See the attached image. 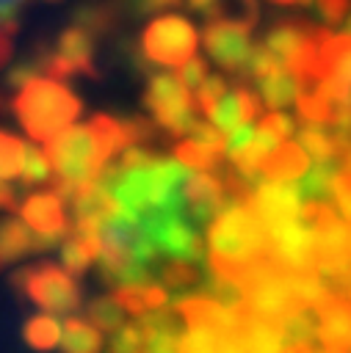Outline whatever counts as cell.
<instances>
[{
    "label": "cell",
    "instance_id": "f546056e",
    "mask_svg": "<svg viewBox=\"0 0 351 353\" xmlns=\"http://www.w3.org/2000/svg\"><path fill=\"white\" fill-rule=\"evenodd\" d=\"M124 309L119 306V301L113 298V295H108V298H94V301H88V309H86V320L88 323H94L102 334L105 331H119L122 325H124Z\"/></svg>",
    "mask_w": 351,
    "mask_h": 353
},
{
    "label": "cell",
    "instance_id": "ffe728a7",
    "mask_svg": "<svg viewBox=\"0 0 351 353\" xmlns=\"http://www.w3.org/2000/svg\"><path fill=\"white\" fill-rule=\"evenodd\" d=\"M298 91H301L298 77L287 69H279V72L257 80V94H260V99L268 110H282L287 105H296Z\"/></svg>",
    "mask_w": 351,
    "mask_h": 353
},
{
    "label": "cell",
    "instance_id": "bcb514c9",
    "mask_svg": "<svg viewBox=\"0 0 351 353\" xmlns=\"http://www.w3.org/2000/svg\"><path fill=\"white\" fill-rule=\"evenodd\" d=\"M6 105H8V102H6V97H3V91H0V110H6Z\"/></svg>",
    "mask_w": 351,
    "mask_h": 353
},
{
    "label": "cell",
    "instance_id": "4dcf8cb0",
    "mask_svg": "<svg viewBox=\"0 0 351 353\" xmlns=\"http://www.w3.org/2000/svg\"><path fill=\"white\" fill-rule=\"evenodd\" d=\"M25 141L0 130V179H14L22 171V160H25Z\"/></svg>",
    "mask_w": 351,
    "mask_h": 353
},
{
    "label": "cell",
    "instance_id": "8fae6325",
    "mask_svg": "<svg viewBox=\"0 0 351 353\" xmlns=\"http://www.w3.org/2000/svg\"><path fill=\"white\" fill-rule=\"evenodd\" d=\"M252 212L260 218L265 229H274L279 223L296 221L304 210V196L298 190V182H271L260 179L246 201Z\"/></svg>",
    "mask_w": 351,
    "mask_h": 353
},
{
    "label": "cell",
    "instance_id": "7dc6e473",
    "mask_svg": "<svg viewBox=\"0 0 351 353\" xmlns=\"http://www.w3.org/2000/svg\"><path fill=\"white\" fill-rule=\"evenodd\" d=\"M47 3H55V0H47Z\"/></svg>",
    "mask_w": 351,
    "mask_h": 353
},
{
    "label": "cell",
    "instance_id": "2e32d148",
    "mask_svg": "<svg viewBox=\"0 0 351 353\" xmlns=\"http://www.w3.org/2000/svg\"><path fill=\"white\" fill-rule=\"evenodd\" d=\"M99 248H102L99 234H83V232H72L69 229V234L61 243V265H64V270L72 273V276H83L91 265H97Z\"/></svg>",
    "mask_w": 351,
    "mask_h": 353
},
{
    "label": "cell",
    "instance_id": "cb8c5ba5",
    "mask_svg": "<svg viewBox=\"0 0 351 353\" xmlns=\"http://www.w3.org/2000/svg\"><path fill=\"white\" fill-rule=\"evenodd\" d=\"M116 22H119V3L116 0H91V3H83L80 8H75V25L86 28L94 36L113 30Z\"/></svg>",
    "mask_w": 351,
    "mask_h": 353
},
{
    "label": "cell",
    "instance_id": "836d02e7",
    "mask_svg": "<svg viewBox=\"0 0 351 353\" xmlns=\"http://www.w3.org/2000/svg\"><path fill=\"white\" fill-rule=\"evenodd\" d=\"M44 74V69H41V58H39V52H33L28 61H22V63H17V66H11L8 69V74H6V88H25L30 80H36V77H41Z\"/></svg>",
    "mask_w": 351,
    "mask_h": 353
},
{
    "label": "cell",
    "instance_id": "52a82bcc",
    "mask_svg": "<svg viewBox=\"0 0 351 353\" xmlns=\"http://www.w3.org/2000/svg\"><path fill=\"white\" fill-rule=\"evenodd\" d=\"M202 47L221 69L240 74L254 50L252 28L232 17H207L202 28Z\"/></svg>",
    "mask_w": 351,
    "mask_h": 353
},
{
    "label": "cell",
    "instance_id": "83f0119b",
    "mask_svg": "<svg viewBox=\"0 0 351 353\" xmlns=\"http://www.w3.org/2000/svg\"><path fill=\"white\" fill-rule=\"evenodd\" d=\"M202 281V270L188 259H166L158 268V284L163 290H188Z\"/></svg>",
    "mask_w": 351,
    "mask_h": 353
},
{
    "label": "cell",
    "instance_id": "ba28073f",
    "mask_svg": "<svg viewBox=\"0 0 351 353\" xmlns=\"http://www.w3.org/2000/svg\"><path fill=\"white\" fill-rule=\"evenodd\" d=\"M155 251L169 259H188V262H207V243L199 232L188 223L185 212L160 215L144 223Z\"/></svg>",
    "mask_w": 351,
    "mask_h": 353
},
{
    "label": "cell",
    "instance_id": "ac0fdd59",
    "mask_svg": "<svg viewBox=\"0 0 351 353\" xmlns=\"http://www.w3.org/2000/svg\"><path fill=\"white\" fill-rule=\"evenodd\" d=\"M113 298L119 301V306L133 314V317H144L155 309H163L169 306V292L160 287V284H152V281H144V284H124V287H116L113 290Z\"/></svg>",
    "mask_w": 351,
    "mask_h": 353
},
{
    "label": "cell",
    "instance_id": "603a6c76",
    "mask_svg": "<svg viewBox=\"0 0 351 353\" xmlns=\"http://www.w3.org/2000/svg\"><path fill=\"white\" fill-rule=\"evenodd\" d=\"M232 336L210 325H188L177 342V353H224Z\"/></svg>",
    "mask_w": 351,
    "mask_h": 353
},
{
    "label": "cell",
    "instance_id": "ee69618b",
    "mask_svg": "<svg viewBox=\"0 0 351 353\" xmlns=\"http://www.w3.org/2000/svg\"><path fill=\"white\" fill-rule=\"evenodd\" d=\"M282 353H318V345H307V342H287Z\"/></svg>",
    "mask_w": 351,
    "mask_h": 353
},
{
    "label": "cell",
    "instance_id": "277c9868",
    "mask_svg": "<svg viewBox=\"0 0 351 353\" xmlns=\"http://www.w3.org/2000/svg\"><path fill=\"white\" fill-rule=\"evenodd\" d=\"M11 287L47 314H66L80 306V287L55 262H30L11 273Z\"/></svg>",
    "mask_w": 351,
    "mask_h": 353
},
{
    "label": "cell",
    "instance_id": "f6af8a7d",
    "mask_svg": "<svg viewBox=\"0 0 351 353\" xmlns=\"http://www.w3.org/2000/svg\"><path fill=\"white\" fill-rule=\"evenodd\" d=\"M271 3H279V6H304L310 0H271Z\"/></svg>",
    "mask_w": 351,
    "mask_h": 353
},
{
    "label": "cell",
    "instance_id": "30bf717a",
    "mask_svg": "<svg viewBox=\"0 0 351 353\" xmlns=\"http://www.w3.org/2000/svg\"><path fill=\"white\" fill-rule=\"evenodd\" d=\"M22 221L30 226V232L39 237L41 251L55 248L64 243L69 234V215H66V201L58 190H36L19 204Z\"/></svg>",
    "mask_w": 351,
    "mask_h": 353
},
{
    "label": "cell",
    "instance_id": "ab89813d",
    "mask_svg": "<svg viewBox=\"0 0 351 353\" xmlns=\"http://www.w3.org/2000/svg\"><path fill=\"white\" fill-rule=\"evenodd\" d=\"M177 77L182 80V85L188 88V91H196L205 80H207V63L202 61V58H191V61H185L182 66H180V72H177Z\"/></svg>",
    "mask_w": 351,
    "mask_h": 353
},
{
    "label": "cell",
    "instance_id": "3957f363",
    "mask_svg": "<svg viewBox=\"0 0 351 353\" xmlns=\"http://www.w3.org/2000/svg\"><path fill=\"white\" fill-rule=\"evenodd\" d=\"M11 110L33 143H47L53 135L72 127L83 110V102L69 88V83L41 74L14 94Z\"/></svg>",
    "mask_w": 351,
    "mask_h": 353
},
{
    "label": "cell",
    "instance_id": "8d00e7d4",
    "mask_svg": "<svg viewBox=\"0 0 351 353\" xmlns=\"http://www.w3.org/2000/svg\"><path fill=\"white\" fill-rule=\"evenodd\" d=\"M315 8L323 19V25L334 28V25H343L351 14V0H315Z\"/></svg>",
    "mask_w": 351,
    "mask_h": 353
},
{
    "label": "cell",
    "instance_id": "4316f807",
    "mask_svg": "<svg viewBox=\"0 0 351 353\" xmlns=\"http://www.w3.org/2000/svg\"><path fill=\"white\" fill-rule=\"evenodd\" d=\"M285 342H307V345H318V312L298 306L296 312H290L282 323H279Z\"/></svg>",
    "mask_w": 351,
    "mask_h": 353
},
{
    "label": "cell",
    "instance_id": "44dd1931",
    "mask_svg": "<svg viewBox=\"0 0 351 353\" xmlns=\"http://www.w3.org/2000/svg\"><path fill=\"white\" fill-rule=\"evenodd\" d=\"M340 160H326V163H312L310 171L298 179V190L304 201H332L334 193V179L340 174Z\"/></svg>",
    "mask_w": 351,
    "mask_h": 353
},
{
    "label": "cell",
    "instance_id": "5b68a950",
    "mask_svg": "<svg viewBox=\"0 0 351 353\" xmlns=\"http://www.w3.org/2000/svg\"><path fill=\"white\" fill-rule=\"evenodd\" d=\"M199 33L193 22H188L180 14H163L146 22V28L138 36V52L146 63L180 69L185 61L196 55Z\"/></svg>",
    "mask_w": 351,
    "mask_h": 353
},
{
    "label": "cell",
    "instance_id": "f35d334b",
    "mask_svg": "<svg viewBox=\"0 0 351 353\" xmlns=\"http://www.w3.org/2000/svg\"><path fill=\"white\" fill-rule=\"evenodd\" d=\"M122 124H124V132H127V141H130V143L146 146V143L155 138V124H152V121H146L144 116L122 119Z\"/></svg>",
    "mask_w": 351,
    "mask_h": 353
},
{
    "label": "cell",
    "instance_id": "9a60e30c",
    "mask_svg": "<svg viewBox=\"0 0 351 353\" xmlns=\"http://www.w3.org/2000/svg\"><path fill=\"white\" fill-rule=\"evenodd\" d=\"M310 165H312L310 154L296 141H285L263 160L260 174L263 179H271V182H298L310 171Z\"/></svg>",
    "mask_w": 351,
    "mask_h": 353
},
{
    "label": "cell",
    "instance_id": "1f68e13d",
    "mask_svg": "<svg viewBox=\"0 0 351 353\" xmlns=\"http://www.w3.org/2000/svg\"><path fill=\"white\" fill-rule=\"evenodd\" d=\"M227 91H229V85H227V80H224L221 74H207V80L193 91L196 110H199L202 116H210L213 108L221 102V97H224Z\"/></svg>",
    "mask_w": 351,
    "mask_h": 353
},
{
    "label": "cell",
    "instance_id": "d6986e66",
    "mask_svg": "<svg viewBox=\"0 0 351 353\" xmlns=\"http://www.w3.org/2000/svg\"><path fill=\"white\" fill-rule=\"evenodd\" d=\"M296 143L310 154L315 163L340 160V143L329 124H307L301 121V130H296Z\"/></svg>",
    "mask_w": 351,
    "mask_h": 353
},
{
    "label": "cell",
    "instance_id": "9c48e42d",
    "mask_svg": "<svg viewBox=\"0 0 351 353\" xmlns=\"http://www.w3.org/2000/svg\"><path fill=\"white\" fill-rule=\"evenodd\" d=\"M265 251L287 270H315V226L301 215L265 229Z\"/></svg>",
    "mask_w": 351,
    "mask_h": 353
},
{
    "label": "cell",
    "instance_id": "7402d4cb",
    "mask_svg": "<svg viewBox=\"0 0 351 353\" xmlns=\"http://www.w3.org/2000/svg\"><path fill=\"white\" fill-rule=\"evenodd\" d=\"M61 334V350L64 353H102V331L80 317H66Z\"/></svg>",
    "mask_w": 351,
    "mask_h": 353
},
{
    "label": "cell",
    "instance_id": "d590c367",
    "mask_svg": "<svg viewBox=\"0 0 351 353\" xmlns=\"http://www.w3.org/2000/svg\"><path fill=\"white\" fill-rule=\"evenodd\" d=\"M332 204H334L337 215H340L343 221H348V223H351V168H340L337 179H334Z\"/></svg>",
    "mask_w": 351,
    "mask_h": 353
},
{
    "label": "cell",
    "instance_id": "74e56055",
    "mask_svg": "<svg viewBox=\"0 0 351 353\" xmlns=\"http://www.w3.org/2000/svg\"><path fill=\"white\" fill-rule=\"evenodd\" d=\"M19 30V22L14 19V14H0V69L8 66L11 55H14V33Z\"/></svg>",
    "mask_w": 351,
    "mask_h": 353
},
{
    "label": "cell",
    "instance_id": "d6a6232c",
    "mask_svg": "<svg viewBox=\"0 0 351 353\" xmlns=\"http://www.w3.org/2000/svg\"><path fill=\"white\" fill-rule=\"evenodd\" d=\"M146 350V336L135 323H124L119 331H113V339L108 345V353H144Z\"/></svg>",
    "mask_w": 351,
    "mask_h": 353
},
{
    "label": "cell",
    "instance_id": "8992f818",
    "mask_svg": "<svg viewBox=\"0 0 351 353\" xmlns=\"http://www.w3.org/2000/svg\"><path fill=\"white\" fill-rule=\"evenodd\" d=\"M144 105L152 113L155 124L160 130H166L169 135H188V130L193 127L196 113H199L191 91L171 72L149 74L146 91H144Z\"/></svg>",
    "mask_w": 351,
    "mask_h": 353
},
{
    "label": "cell",
    "instance_id": "7a4b0ae2",
    "mask_svg": "<svg viewBox=\"0 0 351 353\" xmlns=\"http://www.w3.org/2000/svg\"><path fill=\"white\" fill-rule=\"evenodd\" d=\"M265 251V226L246 201H229L207 223V270L238 279Z\"/></svg>",
    "mask_w": 351,
    "mask_h": 353
},
{
    "label": "cell",
    "instance_id": "7c38bea8",
    "mask_svg": "<svg viewBox=\"0 0 351 353\" xmlns=\"http://www.w3.org/2000/svg\"><path fill=\"white\" fill-rule=\"evenodd\" d=\"M298 306L301 303L296 298V290H293V281H290L287 270H276V273L254 281L246 290V312L257 320L282 323Z\"/></svg>",
    "mask_w": 351,
    "mask_h": 353
},
{
    "label": "cell",
    "instance_id": "e0dca14e",
    "mask_svg": "<svg viewBox=\"0 0 351 353\" xmlns=\"http://www.w3.org/2000/svg\"><path fill=\"white\" fill-rule=\"evenodd\" d=\"M33 251H41V245L30 226L17 218H0V268L14 265Z\"/></svg>",
    "mask_w": 351,
    "mask_h": 353
},
{
    "label": "cell",
    "instance_id": "60d3db41",
    "mask_svg": "<svg viewBox=\"0 0 351 353\" xmlns=\"http://www.w3.org/2000/svg\"><path fill=\"white\" fill-rule=\"evenodd\" d=\"M19 204V196H17V188L6 179H0V210H17Z\"/></svg>",
    "mask_w": 351,
    "mask_h": 353
},
{
    "label": "cell",
    "instance_id": "6da1fadb",
    "mask_svg": "<svg viewBox=\"0 0 351 353\" xmlns=\"http://www.w3.org/2000/svg\"><path fill=\"white\" fill-rule=\"evenodd\" d=\"M124 146H130V141L122 119H113L105 113L88 119L86 124H72L61 130L44 143V152L55 171V179L50 182V188L64 196L72 188L97 182L102 168Z\"/></svg>",
    "mask_w": 351,
    "mask_h": 353
},
{
    "label": "cell",
    "instance_id": "4fadbf2b",
    "mask_svg": "<svg viewBox=\"0 0 351 353\" xmlns=\"http://www.w3.org/2000/svg\"><path fill=\"white\" fill-rule=\"evenodd\" d=\"M260 110H263L260 94H254L246 83H238V85H232V88L221 97V102L213 108V113L207 116V121H213L224 135H229V132H235L238 127L252 124V121L260 116Z\"/></svg>",
    "mask_w": 351,
    "mask_h": 353
},
{
    "label": "cell",
    "instance_id": "f1b7e54d",
    "mask_svg": "<svg viewBox=\"0 0 351 353\" xmlns=\"http://www.w3.org/2000/svg\"><path fill=\"white\" fill-rule=\"evenodd\" d=\"M53 174V163L47 157L44 149H39L36 143H28L25 146V160H22V171H19V179L25 188H39V185H50L55 176Z\"/></svg>",
    "mask_w": 351,
    "mask_h": 353
},
{
    "label": "cell",
    "instance_id": "b9f144b4",
    "mask_svg": "<svg viewBox=\"0 0 351 353\" xmlns=\"http://www.w3.org/2000/svg\"><path fill=\"white\" fill-rule=\"evenodd\" d=\"M135 3V11L138 14H155V11H163V8H171L182 0H133Z\"/></svg>",
    "mask_w": 351,
    "mask_h": 353
},
{
    "label": "cell",
    "instance_id": "e575fe53",
    "mask_svg": "<svg viewBox=\"0 0 351 353\" xmlns=\"http://www.w3.org/2000/svg\"><path fill=\"white\" fill-rule=\"evenodd\" d=\"M257 127L265 130V132H271V135L279 138V141H287L290 135H296L293 119H290L287 113H282V110H268V113H263L260 121H257Z\"/></svg>",
    "mask_w": 351,
    "mask_h": 353
},
{
    "label": "cell",
    "instance_id": "484cf974",
    "mask_svg": "<svg viewBox=\"0 0 351 353\" xmlns=\"http://www.w3.org/2000/svg\"><path fill=\"white\" fill-rule=\"evenodd\" d=\"M61 334H64V325L53 314H33L22 325V339L28 342V347L41 350V353L58 347Z\"/></svg>",
    "mask_w": 351,
    "mask_h": 353
},
{
    "label": "cell",
    "instance_id": "5bb4252c",
    "mask_svg": "<svg viewBox=\"0 0 351 353\" xmlns=\"http://www.w3.org/2000/svg\"><path fill=\"white\" fill-rule=\"evenodd\" d=\"M318 347L351 353V301L332 295L318 309Z\"/></svg>",
    "mask_w": 351,
    "mask_h": 353
},
{
    "label": "cell",
    "instance_id": "d4e9b609",
    "mask_svg": "<svg viewBox=\"0 0 351 353\" xmlns=\"http://www.w3.org/2000/svg\"><path fill=\"white\" fill-rule=\"evenodd\" d=\"M174 160H180L185 168H191V171H213V174H221L227 165H224V160H227V154L224 152H218V149H210V146H205V143H196V141H180L177 146H174Z\"/></svg>",
    "mask_w": 351,
    "mask_h": 353
},
{
    "label": "cell",
    "instance_id": "7bdbcfd3",
    "mask_svg": "<svg viewBox=\"0 0 351 353\" xmlns=\"http://www.w3.org/2000/svg\"><path fill=\"white\" fill-rule=\"evenodd\" d=\"M185 3H188L191 11H199V14H207V17H210V14L218 8L221 0H185Z\"/></svg>",
    "mask_w": 351,
    "mask_h": 353
}]
</instances>
